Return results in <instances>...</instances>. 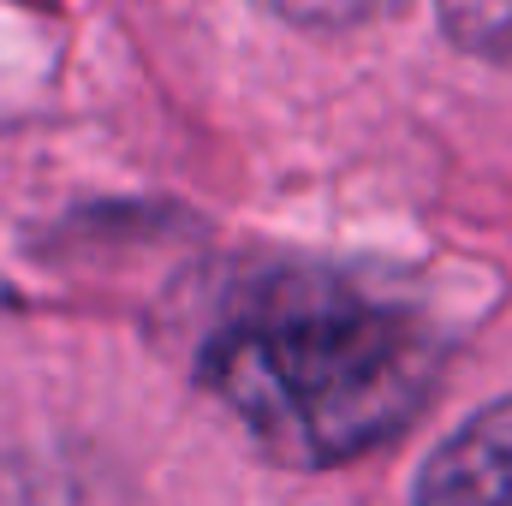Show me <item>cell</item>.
<instances>
[{
	"instance_id": "1",
	"label": "cell",
	"mask_w": 512,
	"mask_h": 506,
	"mask_svg": "<svg viewBox=\"0 0 512 506\" xmlns=\"http://www.w3.org/2000/svg\"><path fill=\"white\" fill-rule=\"evenodd\" d=\"M441 376V340L405 304L352 286H280L233 316L197 381L274 465L328 471L393 441Z\"/></svg>"
},
{
	"instance_id": "2",
	"label": "cell",
	"mask_w": 512,
	"mask_h": 506,
	"mask_svg": "<svg viewBox=\"0 0 512 506\" xmlns=\"http://www.w3.org/2000/svg\"><path fill=\"white\" fill-rule=\"evenodd\" d=\"M411 506H512V399L483 405L429 453Z\"/></svg>"
},
{
	"instance_id": "5",
	"label": "cell",
	"mask_w": 512,
	"mask_h": 506,
	"mask_svg": "<svg viewBox=\"0 0 512 506\" xmlns=\"http://www.w3.org/2000/svg\"><path fill=\"white\" fill-rule=\"evenodd\" d=\"M0 506H30V489L12 483V477H0Z\"/></svg>"
},
{
	"instance_id": "4",
	"label": "cell",
	"mask_w": 512,
	"mask_h": 506,
	"mask_svg": "<svg viewBox=\"0 0 512 506\" xmlns=\"http://www.w3.org/2000/svg\"><path fill=\"white\" fill-rule=\"evenodd\" d=\"M256 6H268L274 18H286L298 30H352V24L387 12L393 0H256Z\"/></svg>"
},
{
	"instance_id": "3",
	"label": "cell",
	"mask_w": 512,
	"mask_h": 506,
	"mask_svg": "<svg viewBox=\"0 0 512 506\" xmlns=\"http://www.w3.org/2000/svg\"><path fill=\"white\" fill-rule=\"evenodd\" d=\"M435 12L465 54L489 66H512V0H435Z\"/></svg>"
}]
</instances>
